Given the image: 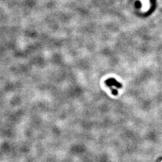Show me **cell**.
<instances>
[{"instance_id": "6da1fadb", "label": "cell", "mask_w": 162, "mask_h": 162, "mask_svg": "<svg viewBox=\"0 0 162 162\" xmlns=\"http://www.w3.org/2000/svg\"><path fill=\"white\" fill-rule=\"evenodd\" d=\"M105 83H106V85H107L108 86H110V87L113 86H115L118 88H121V87H122V85L120 83H119L116 80H115L114 79H113V78L110 79L109 80H106Z\"/></svg>"}]
</instances>
